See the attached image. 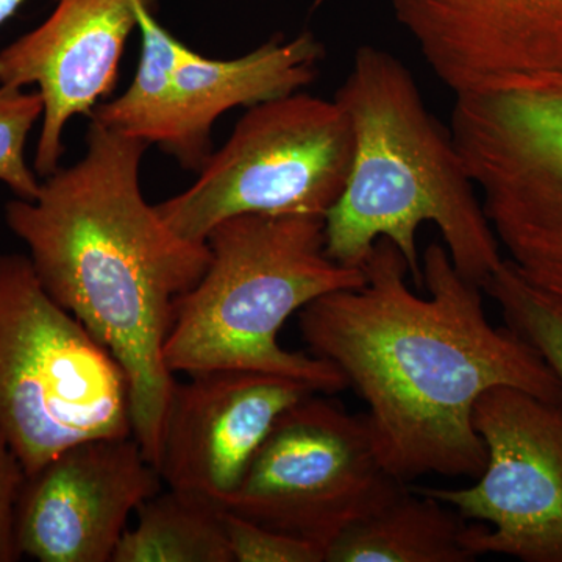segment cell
<instances>
[{
  "instance_id": "6da1fadb",
  "label": "cell",
  "mask_w": 562,
  "mask_h": 562,
  "mask_svg": "<svg viewBox=\"0 0 562 562\" xmlns=\"http://www.w3.org/2000/svg\"><path fill=\"white\" fill-rule=\"evenodd\" d=\"M420 266L427 295L409 288L408 262L380 238L364 283L308 303L299 328L368 405L373 449L395 480H475L486 465L473 427L484 392L509 386L562 403V387L530 344L491 324L483 288L458 272L443 244H428Z\"/></svg>"
},
{
  "instance_id": "7a4b0ae2",
  "label": "cell",
  "mask_w": 562,
  "mask_h": 562,
  "mask_svg": "<svg viewBox=\"0 0 562 562\" xmlns=\"http://www.w3.org/2000/svg\"><path fill=\"white\" fill-rule=\"evenodd\" d=\"M149 144L91 120L83 158L5 203L7 227L36 276L116 358L131 383L133 438L157 465L176 379L162 358L176 303L210 261L209 244L177 235L140 190Z\"/></svg>"
},
{
  "instance_id": "3957f363",
  "label": "cell",
  "mask_w": 562,
  "mask_h": 562,
  "mask_svg": "<svg viewBox=\"0 0 562 562\" xmlns=\"http://www.w3.org/2000/svg\"><path fill=\"white\" fill-rule=\"evenodd\" d=\"M353 131V161L341 198L324 217L325 251L362 269L387 238L422 281L417 231L441 232L458 272L483 286L505 257L465 171L452 131L425 105L409 69L391 52L361 46L335 94Z\"/></svg>"
},
{
  "instance_id": "277c9868",
  "label": "cell",
  "mask_w": 562,
  "mask_h": 562,
  "mask_svg": "<svg viewBox=\"0 0 562 562\" xmlns=\"http://www.w3.org/2000/svg\"><path fill=\"white\" fill-rule=\"evenodd\" d=\"M201 280L176 303L162 358L176 373L249 371L286 376L321 394L346 390L341 372L281 346L284 322L328 292L361 286L364 271L325 251L324 217L241 214L206 238Z\"/></svg>"
},
{
  "instance_id": "5b68a950",
  "label": "cell",
  "mask_w": 562,
  "mask_h": 562,
  "mask_svg": "<svg viewBox=\"0 0 562 562\" xmlns=\"http://www.w3.org/2000/svg\"><path fill=\"white\" fill-rule=\"evenodd\" d=\"M0 427L25 475L74 443L133 436L124 369L54 301L27 254H0Z\"/></svg>"
},
{
  "instance_id": "8992f818",
  "label": "cell",
  "mask_w": 562,
  "mask_h": 562,
  "mask_svg": "<svg viewBox=\"0 0 562 562\" xmlns=\"http://www.w3.org/2000/svg\"><path fill=\"white\" fill-rule=\"evenodd\" d=\"M353 149L335 99L291 92L250 106L199 179L155 206L177 235L198 243L241 214L325 217L346 188Z\"/></svg>"
},
{
  "instance_id": "52a82bcc",
  "label": "cell",
  "mask_w": 562,
  "mask_h": 562,
  "mask_svg": "<svg viewBox=\"0 0 562 562\" xmlns=\"http://www.w3.org/2000/svg\"><path fill=\"white\" fill-rule=\"evenodd\" d=\"M140 5L143 47L131 87L99 103L91 120L155 144L187 171L199 172L213 155V128L228 110L301 91L312 85L324 60V44L312 32L292 40L273 36L258 49L214 60L190 49Z\"/></svg>"
},
{
  "instance_id": "ba28073f",
  "label": "cell",
  "mask_w": 562,
  "mask_h": 562,
  "mask_svg": "<svg viewBox=\"0 0 562 562\" xmlns=\"http://www.w3.org/2000/svg\"><path fill=\"white\" fill-rule=\"evenodd\" d=\"M450 131L506 260L562 301V79L457 98Z\"/></svg>"
},
{
  "instance_id": "9c48e42d",
  "label": "cell",
  "mask_w": 562,
  "mask_h": 562,
  "mask_svg": "<svg viewBox=\"0 0 562 562\" xmlns=\"http://www.w3.org/2000/svg\"><path fill=\"white\" fill-rule=\"evenodd\" d=\"M405 486L376 457L364 414L316 392L281 414L224 509L327 554Z\"/></svg>"
},
{
  "instance_id": "30bf717a",
  "label": "cell",
  "mask_w": 562,
  "mask_h": 562,
  "mask_svg": "<svg viewBox=\"0 0 562 562\" xmlns=\"http://www.w3.org/2000/svg\"><path fill=\"white\" fill-rule=\"evenodd\" d=\"M486 465L465 487L414 486L462 519L473 560L502 554L524 562H562V403L517 387L484 392L473 409Z\"/></svg>"
},
{
  "instance_id": "8fae6325",
  "label": "cell",
  "mask_w": 562,
  "mask_h": 562,
  "mask_svg": "<svg viewBox=\"0 0 562 562\" xmlns=\"http://www.w3.org/2000/svg\"><path fill=\"white\" fill-rule=\"evenodd\" d=\"M454 98L546 90L562 79V0H387Z\"/></svg>"
},
{
  "instance_id": "7c38bea8",
  "label": "cell",
  "mask_w": 562,
  "mask_h": 562,
  "mask_svg": "<svg viewBox=\"0 0 562 562\" xmlns=\"http://www.w3.org/2000/svg\"><path fill=\"white\" fill-rule=\"evenodd\" d=\"M161 486L133 436L74 443L25 475L14 520L21 557L109 562L128 517Z\"/></svg>"
},
{
  "instance_id": "4fadbf2b",
  "label": "cell",
  "mask_w": 562,
  "mask_h": 562,
  "mask_svg": "<svg viewBox=\"0 0 562 562\" xmlns=\"http://www.w3.org/2000/svg\"><path fill=\"white\" fill-rule=\"evenodd\" d=\"M316 392L299 380L249 371L177 382L155 465L162 483L224 509L281 414Z\"/></svg>"
},
{
  "instance_id": "5bb4252c",
  "label": "cell",
  "mask_w": 562,
  "mask_h": 562,
  "mask_svg": "<svg viewBox=\"0 0 562 562\" xmlns=\"http://www.w3.org/2000/svg\"><path fill=\"white\" fill-rule=\"evenodd\" d=\"M158 0H58L38 27L0 49V85L36 87L44 103L33 169L61 168L66 125L92 111L116 87L139 5Z\"/></svg>"
},
{
  "instance_id": "9a60e30c",
  "label": "cell",
  "mask_w": 562,
  "mask_h": 562,
  "mask_svg": "<svg viewBox=\"0 0 562 562\" xmlns=\"http://www.w3.org/2000/svg\"><path fill=\"white\" fill-rule=\"evenodd\" d=\"M464 519L406 484L371 516L351 525L328 547L325 562H469Z\"/></svg>"
},
{
  "instance_id": "2e32d148",
  "label": "cell",
  "mask_w": 562,
  "mask_h": 562,
  "mask_svg": "<svg viewBox=\"0 0 562 562\" xmlns=\"http://www.w3.org/2000/svg\"><path fill=\"white\" fill-rule=\"evenodd\" d=\"M136 514L111 562H233L220 506L168 487Z\"/></svg>"
},
{
  "instance_id": "e0dca14e",
  "label": "cell",
  "mask_w": 562,
  "mask_h": 562,
  "mask_svg": "<svg viewBox=\"0 0 562 562\" xmlns=\"http://www.w3.org/2000/svg\"><path fill=\"white\" fill-rule=\"evenodd\" d=\"M482 288L506 327L530 344L562 387V301L525 280L506 258Z\"/></svg>"
},
{
  "instance_id": "ac0fdd59",
  "label": "cell",
  "mask_w": 562,
  "mask_h": 562,
  "mask_svg": "<svg viewBox=\"0 0 562 562\" xmlns=\"http://www.w3.org/2000/svg\"><path fill=\"white\" fill-rule=\"evenodd\" d=\"M43 113L38 91L0 85V183L24 201L36 198L43 181L25 157L29 138Z\"/></svg>"
},
{
  "instance_id": "d6986e66",
  "label": "cell",
  "mask_w": 562,
  "mask_h": 562,
  "mask_svg": "<svg viewBox=\"0 0 562 562\" xmlns=\"http://www.w3.org/2000/svg\"><path fill=\"white\" fill-rule=\"evenodd\" d=\"M233 562H325L321 547L224 509Z\"/></svg>"
},
{
  "instance_id": "ffe728a7",
  "label": "cell",
  "mask_w": 562,
  "mask_h": 562,
  "mask_svg": "<svg viewBox=\"0 0 562 562\" xmlns=\"http://www.w3.org/2000/svg\"><path fill=\"white\" fill-rule=\"evenodd\" d=\"M25 471L20 458L0 427V562L20 560L14 520Z\"/></svg>"
},
{
  "instance_id": "44dd1931",
  "label": "cell",
  "mask_w": 562,
  "mask_h": 562,
  "mask_svg": "<svg viewBox=\"0 0 562 562\" xmlns=\"http://www.w3.org/2000/svg\"><path fill=\"white\" fill-rule=\"evenodd\" d=\"M29 0H0V27L7 24Z\"/></svg>"
}]
</instances>
